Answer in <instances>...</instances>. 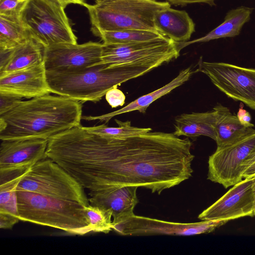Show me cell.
Returning a JSON list of instances; mask_svg holds the SVG:
<instances>
[{
    "label": "cell",
    "mask_w": 255,
    "mask_h": 255,
    "mask_svg": "<svg viewBox=\"0 0 255 255\" xmlns=\"http://www.w3.org/2000/svg\"><path fill=\"white\" fill-rule=\"evenodd\" d=\"M192 145L173 133L150 131L117 139L81 128L68 142L63 167L88 194L124 186L160 194L192 176Z\"/></svg>",
    "instance_id": "obj_1"
},
{
    "label": "cell",
    "mask_w": 255,
    "mask_h": 255,
    "mask_svg": "<svg viewBox=\"0 0 255 255\" xmlns=\"http://www.w3.org/2000/svg\"><path fill=\"white\" fill-rule=\"evenodd\" d=\"M81 102L46 94L18 103L0 115V139H48L80 125Z\"/></svg>",
    "instance_id": "obj_2"
},
{
    "label": "cell",
    "mask_w": 255,
    "mask_h": 255,
    "mask_svg": "<svg viewBox=\"0 0 255 255\" xmlns=\"http://www.w3.org/2000/svg\"><path fill=\"white\" fill-rule=\"evenodd\" d=\"M140 64L109 67L106 64L69 72L46 71L51 93L82 102L100 101L114 86L145 74L154 69Z\"/></svg>",
    "instance_id": "obj_3"
},
{
    "label": "cell",
    "mask_w": 255,
    "mask_h": 255,
    "mask_svg": "<svg viewBox=\"0 0 255 255\" xmlns=\"http://www.w3.org/2000/svg\"><path fill=\"white\" fill-rule=\"evenodd\" d=\"M20 221L48 226L69 234L84 235L92 232L86 207L16 189Z\"/></svg>",
    "instance_id": "obj_4"
},
{
    "label": "cell",
    "mask_w": 255,
    "mask_h": 255,
    "mask_svg": "<svg viewBox=\"0 0 255 255\" xmlns=\"http://www.w3.org/2000/svg\"><path fill=\"white\" fill-rule=\"evenodd\" d=\"M170 6L167 1L156 0H95L94 4H88L86 7L89 14L91 31L99 36L103 31H157L153 22L155 14Z\"/></svg>",
    "instance_id": "obj_5"
},
{
    "label": "cell",
    "mask_w": 255,
    "mask_h": 255,
    "mask_svg": "<svg viewBox=\"0 0 255 255\" xmlns=\"http://www.w3.org/2000/svg\"><path fill=\"white\" fill-rule=\"evenodd\" d=\"M20 18L30 37L44 47L77 43L64 8L51 0H29Z\"/></svg>",
    "instance_id": "obj_6"
},
{
    "label": "cell",
    "mask_w": 255,
    "mask_h": 255,
    "mask_svg": "<svg viewBox=\"0 0 255 255\" xmlns=\"http://www.w3.org/2000/svg\"><path fill=\"white\" fill-rule=\"evenodd\" d=\"M16 189L77 202L85 207L90 204L83 187L48 157L33 164L21 178Z\"/></svg>",
    "instance_id": "obj_7"
},
{
    "label": "cell",
    "mask_w": 255,
    "mask_h": 255,
    "mask_svg": "<svg viewBox=\"0 0 255 255\" xmlns=\"http://www.w3.org/2000/svg\"><path fill=\"white\" fill-rule=\"evenodd\" d=\"M179 54L177 42L165 36L127 44L103 43L101 62L97 64H106L113 67L126 64H140L155 68L177 58Z\"/></svg>",
    "instance_id": "obj_8"
},
{
    "label": "cell",
    "mask_w": 255,
    "mask_h": 255,
    "mask_svg": "<svg viewBox=\"0 0 255 255\" xmlns=\"http://www.w3.org/2000/svg\"><path fill=\"white\" fill-rule=\"evenodd\" d=\"M255 160V130L229 144L217 147L209 156L207 179L225 188L242 181Z\"/></svg>",
    "instance_id": "obj_9"
},
{
    "label": "cell",
    "mask_w": 255,
    "mask_h": 255,
    "mask_svg": "<svg viewBox=\"0 0 255 255\" xmlns=\"http://www.w3.org/2000/svg\"><path fill=\"white\" fill-rule=\"evenodd\" d=\"M195 72L206 75L221 92L255 110V69L224 62H206L200 57Z\"/></svg>",
    "instance_id": "obj_10"
},
{
    "label": "cell",
    "mask_w": 255,
    "mask_h": 255,
    "mask_svg": "<svg viewBox=\"0 0 255 255\" xmlns=\"http://www.w3.org/2000/svg\"><path fill=\"white\" fill-rule=\"evenodd\" d=\"M227 220H203L182 223L133 215L113 225V230L124 236L168 235L191 236L207 234L225 225Z\"/></svg>",
    "instance_id": "obj_11"
},
{
    "label": "cell",
    "mask_w": 255,
    "mask_h": 255,
    "mask_svg": "<svg viewBox=\"0 0 255 255\" xmlns=\"http://www.w3.org/2000/svg\"><path fill=\"white\" fill-rule=\"evenodd\" d=\"M103 43L89 41L78 44L59 43L44 47L46 71L69 72L101 62Z\"/></svg>",
    "instance_id": "obj_12"
},
{
    "label": "cell",
    "mask_w": 255,
    "mask_h": 255,
    "mask_svg": "<svg viewBox=\"0 0 255 255\" xmlns=\"http://www.w3.org/2000/svg\"><path fill=\"white\" fill-rule=\"evenodd\" d=\"M255 215V175L235 184L198 216L203 220L228 221Z\"/></svg>",
    "instance_id": "obj_13"
},
{
    "label": "cell",
    "mask_w": 255,
    "mask_h": 255,
    "mask_svg": "<svg viewBox=\"0 0 255 255\" xmlns=\"http://www.w3.org/2000/svg\"><path fill=\"white\" fill-rule=\"evenodd\" d=\"M0 93L25 98L49 94L44 62L0 76Z\"/></svg>",
    "instance_id": "obj_14"
},
{
    "label": "cell",
    "mask_w": 255,
    "mask_h": 255,
    "mask_svg": "<svg viewBox=\"0 0 255 255\" xmlns=\"http://www.w3.org/2000/svg\"><path fill=\"white\" fill-rule=\"evenodd\" d=\"M137 188L115 187L89 194V203L109 213L112 216L113 225L134 214L133 210L138 202Z\"/></svg>",
    "instance_id": "obj_15"
},
{
    "label": "cell",
    "mask_w": 255,
    "mask_h": 255,
    "mask_svg": "<svg viewBox=\"0 0 255 255\" xmlns=\"http://www.w3.org/2000/svg\"><path fill=\"white\" fill-rule=\"evenodd\" d=\"M47 143L43 138L1 140L0 168L33 165L47 157Z\"/></svg>",
    "instance_id": "obj_16"
},
{
    "label": "cell",
    "mask_w": 255,
    "mask_h": 255,
    "mask_svg": "<svg viewBox=\"0 0 255 255\" xmlns=\"http://www.w3.org/2000/svg\"><path fill=\"white\" fill-rule=\"evenodd\" d=\"M153 22L158 32L177 43L189 41L195 30V24L186 11L170 7L156 12Z\"/></svg>",
    "instance_id": "obj_17"
},
{
    "label": "cell",
    "mask_w": 255,
    "mask_h": 255,
    "mask_svg": "<svg viewBox=\"0 0 255 255\" xmlns=\"http://www.w3.org/2000/svg\"><path fill=\"white\" fill-rule=\"evenodd\" d=\"M44 47L31 37L8 52H0V76L44 62Z\"/></svg>",
    "instance_id": "obj_18"
},
{
    "label": "cell",
    "mask_w": 255,
    "mask_h": 255,
    "mask_svg": "<svg viewBox=\"0 0 255 255\" xmlns=\"http://www.w3.org/2000/svg\"><path fill=\"white\" fill-rule=\"evenodd\" d=\"M191 67L181 71L178 75L169 83L150 93L143 95L117 111L98 116H83L82 119L87 121L99 120L106 123L115 116L138 111L144 114L147 108L155 101L171 92L188 81L194 73Z\"/></svg>",
    "instance_id": "obj_19"
},
{
    "label": "cell",
    "mask_w": 255,
    "mask_h": 255,
    "mask_svg": "<svg viewBox=\"0 0 255 255\" xmlns=\"http://www.w3.org/2000/svg\"><path fill=\"white\" fill-rule=\"evenodd\" d=\"M217 118V113L213 109L207 112L183 114L175 119L173 133L192 138L204 135L215 141Z\"/></svg>",
    "instance_id": "obj_20"
},
{
    "label": "cell",
    "mask_w": 255,
    "mask_h": 255,
    "mask_svg": "<svg viewBox=\"0 0 255 255\" xmlns=\"http://www.w3.org/2000/svg\"><path fill=\"white\" fill-rule=\"evenodd\" d=\"M253 10L252 8L241 6L229 10L224 21L205 36L191 41L177 43L179 50L180 51L191 44L238 35L243 25L250 19Z\"/></svg>",
    "instance_id": "obj_21"
},
{
    "label": "cell",
    "mask_w": 255,
    "mask_h": 255,
    "mask_svg": "<svg viewBox=\"0 0 255 255\" xmlns=\"http://www.w3.org/2000/svg\"><path fill=\"white\" fill-rule=\"evenodd\" d=\"M31 167L0 168V213L9 214L19 219L16 188Z\"/></svg>",
    "instance_id": "obj_22"
},
{
    "label": "cell",
    "mask_w": 255,
    "mask_h": 255,
    "mask_svg": "<svg viewBox=\"0 0 255 255\" xmlns=\"http://www.w3.org/2000/svg\"><path fill=\"white\" fill-rule=\"evenodd\" d=\"M213 109L217 113L215 141L217 147L232 143L255 130L242 125L237 116L234 115L226 107L218 104Z\"/></svg>",
    "instance_id": "obj_23"
},
{
    "label": "cell",
    "mask_w": 255,
    "mask_h": 255,
    "mask_svg": "<svg viewBox=\"0 0 255 255\" xmlns=\"http://www.w3.org/2000/svg\"><path fill=\"white\" fill-rule=\"evenodd\" d=\"M20 16L0 15V52H8L30 38Z\"/></svg>",
    "instance_id": "obj_24"
},
{
    "label": "cell",
    "mask_w": 255,
    "mask_h": 255,
    "mask_svg": "<svg viewBox=\"0 0 255 255\" xmlns=\"http://www.w3.org/2000/svg\"><path fill=\"white\" fill-rule=\"evenodd\" d=\"M164 36L157 31L126 29L103 31L100 37L104 44H127L150 40Z\"/></svg>",
    "instance_id": "obj_25"
},
{
    "label": "cell",
    "mask_w": 255,
    "mask_h": 255,
    "mask_svg": "<svg viewBox=\"0 0 255 255\" xmlns=\"http://www.w3.org/2000/svg\"><path fill=\"white\" fill-rule=\"evenodd\" d=\"M118 127H110L105 124L84 127L87 130L97 134L113 138L122 139L139 135L150 131L149 128H138L131 125L129 121L122 122L115 120Z\"/></svg>",
    "instance_id": "obj_26"
},
{
    "label": "cell",
    "mask_w": 255,
    "mask_h": 255,
    "mask_svg": "<svg viewBox=\"0 0 255 255\" xmlns=\"http://www.w3.org/2000/svg\"><path fill=\"white\" fill-rule=\"evenodd\" d=\"M86 210L92 232L107 234L113 230L112 216L109 213L90 204Z\"/></svg>",
    "instance_id": "obj_27"
},
{
    "label": "cell",
    "mask_w": 255,
    "mask_h": 255,
    "mask_svg": "<svg viewBox=\"0 0 255 255\" xmlns=\"http://www.w3.org/2000/svg\"><path fill=\"white\" fill-rule=\"evenodd\" d=\"M29 0H0V15L20 16Z\"/></svg>",
    "instance_id": "obj_28"
},
{
    "label": "cell",
    "mask_w": 255,
    "mask_h": 255,
    "mask_svg": "<svg viewBox=\"0 0 255 255\" xmlns=\"http://www.w3.org/2000/svg\"><path fill=\"white\" fill-rule=\"evenodd\" d=\"M105 97L106 101L112 108L123 106L125 103L126 96L117 86L108 91Z\"/></svg>",
    "instance_id": "obj_29"
},
{
    "label": "cell",
    "mask_w": 255,
    "mask_h": 255,
    "mask_svg": "<svg viewBox=\"0 0 255 255\" xmlns=\"http://www.w3.org/2000/svg\"><path fill=\"white\" fill-rule=\"evenodd\" d=\"M22 98L0 93V115L9 111L19 103Z\"/></svg>",
    "instance_id": "obj_30"
},
{
    "label": "cell",
    "mask_w": 255,
    "mask_h": 255,
    "mask_svg": "<svg viewBox=\"0 0 255 255\" xmlns=\"http://www.w3.org/2000/svg\"><path fill=\"white\" fill-rule=\"evenodd\" d=\"M14 216L5 213H0V228L2 229H11L19 221Z\"/></svg>",
    "instance_id": "obj_31"
},
{
    "label": "cell",
    "mask_w": 255,
    "mask_h": 255,
    "mask_svg": "<svg viewBox=\"0 0 255 255\" xmlns=\"http://www.w3.org/2000/svg\"><path fill=\"white\" fill-rule=\"evenodd\" d=\"M237 117L241 123L245 127L252 128L255 127L254 125L251 122L252 118L250 113L243 107L239 109Z\"/></svg>",
    "instance_id": "obj_32"
},
{
    "label": "cell",
    "mask_w": 255,
    "mask_h": 255,
    "mask_svg": "<svg viewBox=\"0 0 255 255\" xmlns=\"http://www.w3.org/2000/svg\"><path fill=\"white\" fill-rule=\"evenodd\" d=\"M216 0H165L169 2L170 4L177 6L181 5L184 6L188 4L195 3H205L210 5H215V1Z\"/></svg>",
    "instance_id": "obj_33"
},
{
    "label": "cell",
    "mask_w": 255,
    "mask_h": 255,
    "mask_svg": "<svg viewBox=\"0 0 255 255\" xmlns=\"http://www.w3.org/2000/svg\"><path fill=\"white\" fill-rule=\"evenodd\" d=\"M60 4L64 8L70 4H79L86 7L88 3H86L84 0H51Z\"/></svg>",
    "instance_id": "obj_34"
},
{
    "label": "cell",
    "mask_w": 255,
    "mask_h": 255,
    "mask_svg": "<svg viewBox=\"0 0 255 255\" xmlns=\"http://www.w3.org/2000/svg\"><path fill=\"white\" fill-rule=\"evenodd\" d=\"M255 175V160L247 168L243 174V178L251 177Z\"/></svg>",
    "instance_id": "obj_35"
},
{
    "label": "cell",
    "mask_w": 255,
    "mask_h": 255,
    "mask_svg": "<svg viewBox=\"0 0 255 255\" xmlns=\"http://www.w3.org/2000/svg\"></svg>",
    "instance_id": "obj_36"
}]
</instances>
